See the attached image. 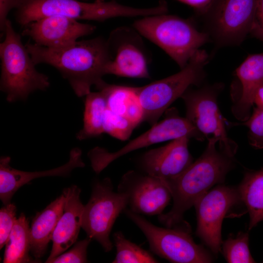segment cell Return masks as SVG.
Here are the masks:
<instances>
[{
	"instance_id": "obj_23",
	"label": "cell",
	"mask_w": 263,
	"mask_h": 263,
	"mask_svg": "<svg viewBox=\"0 0 263 263\" xmlns=\"http://www.w3.org/2000/svg\"><path fill=\"white\" fill-rule=\"evenodd\" d=\"M30 251V227L23 213L16 220L6 244L3 263H37L29 255Z\"/></svg>"
},
{
	"instance_id": "obj_15",
	"label": "cell",
	"mask_w": 263,
	"mask_h": 263,
	"mask_svg": "<svg viewBox=\"0 0 263 263\" xmlns=\"http://www.w3.org/2000/svg\"><path fill=\"white\" fill-rule=\"evenodd\" d=\"M24 27L23 36L29 37L38 45L52 48L74 43L78 38L91 34L96 29L93 25L58 15L44 17Z\"/></svg>"
},
{
	"instance_id": "obj_25",
	"label": "cell",
	"mask_w": 263,
	"mask_h": 263,
	"mask_svg": "<svg viewBox=\"0 0 263 263\" xmlns=\"http://www.w3.org/2000/svg\"><path fill=\"white\" fill-rule=\"evenodd\" d=\"M116 254L113 263H155L158 261L148 251L127 239L118 231L113 234Z\"/></svg>"
},
{
	"instance_id": "obj_6",
	"label": "cell",
	"mask_w": 263,
	"mask_h": 263,
	"mask_svg": "<svg viewBox=\"0 0 263 263\" xmlns=\"http://www.w3.org/2000/svg\"><path fill=\"white\" fill-rule=\"evenodd\" d=\"M149 14L148 8L127 6L113 0L92 3L77 0H27L18 9L16 19L25 26L44 17L54 15L77 20L103 21L118 17H143Z\"/></svg>"
},
{
	"instance_id": "obj_7",
	"label": "cell",
	"mask_w": 263,
	"mask_h": 263,
	"mask_svg": "<svg viewBox=\"0 0 263 263\" xmlns=\"http://www.w3.org/2000/svg\"><path fill=\"white\" fill-rule=\"evenodd\" d=\"M257 0H213L203 16L204 29L219 47L240 45L250 33Z\"/></svg>"
},
{
	"instance_id": "obj_35",
	"label": "cell",
	"mask_w": 263,
	"mask_h": 263,
	"mask_svg": "<svg viewBox=\"0 0 263 263\" xmlns=\"http://www.w3.org/2000/svg\"><path fill=\"white\" fill-rule=\"evenodd\" d=\"M104 1V0H95V1H96V2H102V1Z\"/></svg>"
},
{
	"instance_id": "obj_2",
	"label": "cell",
	"mask_w": 263,
	"mask_h": 263,
	"mask_svg": "<svg viewBox=\"0 0 263 263\" xmlns=\"http://www.w3.org/2000/svg\"><path fill=\"white\" fill-rule=\"evenodd\" d=\"M207 141L202 154L185 170L172 179L163 180L173 199L170 210L158 216L167 227L181 224L185 212L212 187L222 183L234 167L233 157L217 150L216 139Z\"/></svg>"
},
{
	"instance_id": "obj_27",
	"label": "cell",
	"mask_w": 263,
	"mask_h": 263,
	"mask_svg": "<svg viewBox=\"0 0 263 263\" xmlns=\"http://www.w3.org/2000/svg\"><path fill=\"white\" fill-rule=\"evenodd\" d=\"M136 127L129 119L112 112L107 108L104 120V133L125 141L130 137Z\"/></svg>"
},
{
	"instance_id": "obj_26",
	"label": "cell",
	"mask_w": 263,
	"mask_h": 263,
	"mask_svg": "<svg viewBox=\"0 0 263 263\" xmlns=\"http://www.w3.org/2000/svg\"><path fill=\"white\" fill-rule=\"evenodd\" d=\"M249 236L240 232L236 237H229L223 244V254L230 263H255L248 246Z\"/></svg>"
},
{
	"instance_id": "obj_11",
	"label": "cell",
	"mask_w": 263,
	"mask_h": 263,
	"mask_svg": "<svg viewBox=\"0 0 263 263\" xmlns=\"http://www.w3.org/2000/svg\"><path fill=\"white\" fill-rule=\"evenodd\" d=\"M183 136L200 141L206 139L186 117L179 116L173 110L168 113L163 121L157 122L119 150L109 152L103 148L95 147L89 152L88 156L93 170L96 173H99L112 162L131 152Z\"/></svg>"
},
{
	"instance_id": "obj_24",
	"label": "cell",
	"mask_w": 263,
	"mask_h": 263,
	"mask_svg": "<svg viewBox=\"0 0 263 263\" xmlns=\"http://www.w3.org/2000/svg\"><path fill=\"white\" fill-rule=\"evenodd\" d=\"M85 96L83 127L76 135L79 140L98 136L104 133V116L107 108L104 94L101 91L91 92Z\"/></svg>"
},
{
	"instance_id": "obj_32",
	"label": "cell",
	"mask_w": 263,
	"mask_h": 263,
	"mask_svg": "<svg viewBox=\"0 0 263 263\" xmlns=\"http://www.w3.org/2000/svg\"><path fill=\"white\" fill-rule=\"evenodd\" d=\"M27 0H0V29L3 33L9 12L14 8L18 9Z\"/></svg>"
},
{
	"instance_id": "obj_34",
	"label": "cell",
	"mask_w": 263,
	"mask_h": 263,
	"mask_svg": "<svg viewBox=\"0 0 263 263\" xmlns=\"http://www.w3.org/2000/svg\"><path fill=\"white\" fill-rule=\"evenodd\" d=\"M253 103L257 107L263 108V85L257 90L254 95Z\"/></svg>"
},
{
	"instance_id": "obj_12",
	"label": "cell",
	"mask_w": 263,
	"mask_h": 263,
	"mask_svg": "<svg viewBox=\"0 0 263 263\" xmlns=\"http://www.w3.org/2000/svg\"><path fill=\"white\" fill-rule=\"evenodd\" d=\"M240 202L238 188L219 185L207 191L194 205L197 219L196 234L215 254L221 250L224 218Z\"/></svg>"
},
{
	"instance_id": "obj_4",
	"label": "cell",
	"mask_w": 263,
	"mask_h": 263,
	"mask_svg": "<svg viewBox=\"0 0 263 263\" xmlns=\"http://www.w3.org/2000/svg\"><path fill=\"white\" fill-rule=\"evenodd\" d=\"M3 33L5 38L0 44V89L6 94L7 101L25 100L33 92L48 88V77L36 70L20 35L8 19Z\"/></svg>"
},
{
	"instance_id": "obj_5",
	"label": "cell",
	"mask_w": 263,
	"mask_h": 263,
	"mask_svg": "<svg viewBox=\"0 0 263 263\" xmlns=\"http://www.w3.org/2000/svg\"><path fill=\"white\" fill-rule=\"evenodd\" d=\"M209 60L207 52L198 50L180 71L142 87H137L143 113V121L151 126L191 86H199L205 79V67Z\"/></svg>"
},
{
	"instance_id": "obj_3",
	"label": "cell",
	"mask_w": 263,
	"mask_h": 263,
	"mask_svg": "<svg viewBox=\"0 0 263 263\" xmlns=\"http://www.w3.org/2000/svg\"><path fill=\"white\" fill-rule=\"evenodd\" d=\"M132 26L162 49L181 69L202 45L210 41L208 35L199 31L191 19L167 13L142 17Z\"/></svg>"
},
{
	"instance_id": "obj_8",
	"label": "cell",
	"mask_w": 263,
	"mask_h": 263,
	"mask_svg": "<svg viewBox=\"0 0 263 263\" xmlns=\"http://www.w3.org/2000/svg\"><path fill=\"white\" fill-rule=\"evenodd\" d=\"M223 88L222 83L195 89L190 87L181 98L185 104L186 117L206 138L216 139L221 151L233 157L238 145L228 136L225 121L218 105V97Z\"/></svg>"
},
{
	"instance_id": "obj_14",
	"label": "cell",
	"mask_w": 263,
	"mask_h": 263,
	"mask_svg": "<svg viewBox=\"0 0 263 263\" xmlns=\"http://www.w3.org/2000/svg\"><path fill=\"white\" fill-rule=\"evenodd\" d=\"M117 191L126 195L129 209L139 214L159 215L172 198L163 180L134 170L124 174Z\"/></svg>"
},
{
	"instance_id": "obj_13",
	"label": "cell",
	"mask_w": 263,
	"mask_h": 263,
	"mask_svg": "<svg viewBox=\"0 0 263 263\" xmlns=\"http://www.w3.org/2000/svg\"><path fill=\"white\" fill-rule=\"evenodd\" d=\"M140 36L133 27L121 26L112 31L108 39L112 56L108 74L131 78H150Z\"/></svg>"
},
{
	"instance_id": "obj_18",
	"label": "cell",
	"mask_w": 263,
	"mask_h": 263,
	"mask_svg": "<svg viewBox=\"0 0 263 263\" xmlns=\"http://www.w3.org/2000/svg\"><path fill=\"white\" fill-rule=\"evenodd\" d=\"M82 151L78 148L70 151L68 162L63 165L45 171L27 172L15 169L10 165V157L2 156L0 159V198L7 205L17 190L35 178L46 176H66L76 168H83Z\"/></svg>"
},
{
	"instance_id": "obj_21",
	"label": "cell",
	"mask_w": 263,
	"mask_h": 263,
	"mask_svg": "<svg viewBox=\"0 0 263 263\" xmlns=\"http://www.w3.org/2000/svg\"><path fill=\"white\" fill-rule=\"evenodd\" d=\"M97 89L104 94L108 109L126 118L137 126L143 122V110L137 87L110 84L105 82Z\"/></svg>"
},
{
	"instance_id": "obj_9",
	"label": "cell",
	"mask_w": 263,
	"mask_h": 263,
	"mask_svg": "<svg viewBox=\"0 0 263 263\" xmlns=\"http://www.w3.org/2000/svg\"><path fill=\"white\" fill-rule=\"evenodd\" d=\"M124 211L145 235L150 250L159 257L177 263L212 262L211 255L203 246L194 242L188 230L179 225L158 227L130 209L126 208Z\"/></svg>"
},
{
	"instance_id": "obj_17",
	"label": "cell",
	"mask_w": 263,
	"mask_h": 263,
	"mask_svg": "<svg viewBox=\"0 0 263 263\" xmlns=\"http://www.w3.org/2000/svg\"><path fill=\"white\" fill-rule=\"evenodd\" d=\"M236 85L233 86L231 111L234 117L244 122L251 114L257 90L263 85V53L249 55L236 69Z\"/></svg>"
},
{
	"instance_id": "obj_30",
	"label": "cell",
	"mask_w": 263,
	"mask_h": 263,
	"mask_svg": "<svg viewBox=\"0 0 263 263\" xmlns=\"http://www.w3.org/2000/svg\"><path fill=\"white\" fill-rule=\"evenodd\" d=\"M16 207L9 203L2 207L0 210V248L6 245L10 234L17 219Z\"/></svg>"
},
{
	"instance_id": "obj_31",
	"label": "cell",
	"mask_w": 263,
	"mask_h": 263,
	"mask_svg": "<svg viewBox=\"0 0 263 263\" xmlns=\"http://www.w3.org/2000/svg\"><path fill=\"white\" fill-rule=\"evenodd\" d=\"M249 34L263 41V0H257L255 15Z\"/></svg>"
},
{
	"instance_id": "obj_29",
	"label": "cell",
	"mask_w": 263,
	"mask_h": 263,
	"mask_svg": "<svg viewBox=\"0 0 263 263\" xmlns=\"http://www.w3.org/2000/svg\"><path fill=\"white\" fill-rule=\"evenodd\" d=\"M92 239H86L76 242L68 251L46 261L48 263H87V249Z\"/></svg>"
},
{
	"instance_id": "obj_10",
	"label": "cell",
	"mask_w": 263,
	"mask_h": 263,
	"mask_svg": "<svg viewBox=\"0 0 263 263\" xmlns=\"http://www.w3.org/2000/svg\"><path fill=\"white\" fill-rule=\"evenodd\" d=\"M127 206L126 195L114 191L110 179L106 178L94 184L91 197L84 206L82 228L87 237L98 242L105 252L113 247L111 231L116 218Z\"/></svg>"
},
{
	"instance_id": "obj_1",
	"label": "cell",
	"mask_w": 263,
	"mask_h": 263,
	"mask_svg": "<svg viewBox=\"0 0 263 263\" xmlns=\"http://www.w3.org/2000/svg\"><path fill=\"white\" fill-rule=\"evenodd\" d=\"M25 45L36 65L45 63L55 68L78 97L86 96L93 86L97 89L105 82L103 77L108 74L112 60L108 40L101 37L56 48L30 42Z\"/></svg>"
},
{
	"instance_id": "obj_19",
	"label": "cell",
	"mask_w": 263,
	"mask_h": 263,
	"mask_svg": "<svg viewBox=\"0 0 263 263\" xmlns=\"http://www.w3.org/2000/svg\"><path fill=\"white\" fill-rule=\"evenodd\" d=\"M80 189L75 185L66 188L63 212L53 234V245L46 261L62 254L76 241L80 228L84 206L80 199Z\"/></svg>"
},
{
	"instance_id": "obj_16",
	"label": "cell",
	"mask_w": 263,
	"mask_h": 263,
	"mask_svg": "<svg viewBox=\"0 0 263 263\" xmlns=\"http://www.w3.org/2000/svg\"><path fill=\"white\" fill-rule=\"evenodd\" d=\"M189 139L187 136L178 138L146 152L139 158V167L144 173L163 180L176 177L193 162L188 149Z\"/></svg>"
},
{
	"instance_id": "obj_20",
	"label": "cell",
	"mask_w": 263,
	"mask_h": 263,
	"mask_svg": "<svg viewBox=\"0 0 263 263\" xmlns=\"http://www.w3.org/2000/svg\"><path fill=\"white\" fill-rule=\"evenodd\" d=\"M65 197L62 193L37 214L30 227V251L37 260L45 253L57 223L63 212Z\"/></svg>"
},
{
	"instance_id": "obj_33",
	"label": "cell",
	"mask_w": 263,
	"mask_h": 263,
	"mask_svg": "<svg viewBox=\"0 0 263 263\" xmlns=\"http://www.w3.org/2000/svg\"><path fill=\"white\" fill-rule=\"evenodd\" d=\"M192 7L200 15L205 12L213 0H177Z\"/></svg>"
},
{
	"instance_id": "obj_22",
	"label": "cell",
	"mask_w": 263,
	"mask_h": 263,
	"mask_svg": "<svg viewBox=\"0 0 263 263\" xmlns=\"http://www.w3.org/2000/svg\"><path fill=\"white\" fill-rule=\"evenodd\" d=\"M238 190L249 213L251 230L263 221V168L246 172Z\"/></svg>"
},
{
	"instance_id": "obj_28",
	"label": "cell",
	"mask_w": 263,
	"mask_h": 263,
	"mask_svg": "<svg viewBox=\"0 0 263 263\" xmlns=\"http://www.w3.org/2000/svg\"><path fill=\"white\" fill-rule=\"evenodd\" d=\"M233 126H244L248 129L249 144L256 149H263V108L255 107L252 114L245 121L241 123H231Z\"/></svg>"
}]
</instances>
